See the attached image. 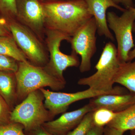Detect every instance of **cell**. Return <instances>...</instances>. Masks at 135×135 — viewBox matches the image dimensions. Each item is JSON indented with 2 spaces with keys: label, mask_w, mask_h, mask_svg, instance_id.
<instances>
[{
  "label": "cell",
  "mask_w": 135,
  "mask_h": 135,
  "mask_svg": "<svg viewBox=\"0 0 135 135\" xmlns=\"http://www.w3.org/2000/svg\"><path fill=\"white\" fill-rule=\"evenodd\" d=\"M12 110L7 102L0 95V124L9 123Z\"/></svg>",
  "instance_id": "603a6c76"
},
{
  "label": "cell",
  "mask_w": 135,
  "mask_h": 135,
  "mask_svg": "<svg viewBox=\"0 0 135 135\" xmlns=\"http://www.w3.org/2000/svg\"><path fill=\"white\" fill-rule=\"evenodd\" d=\"M0 55L12 57L18 62L28 61L12 36L0 37Z\"/></svg>",
  "instance_id": "e0dca14e"
},
{
  "label": "cell",
  "mask_w": 135,
  "mask_h": 135,
  "mask_svg": "<svg viewBox=\"0 0 135 135\" xmlns=\"http://www.w3.org/2000/svg\"><path fill=\"white\" fill-rule=\"evenodd\" d=\"M40 90L44 96L45 107L53 117L65 112L71 104L77 101L90 99L104 94H117L112 92L97 91L90 88L83 91L71 93L53 92L44 88Z\"/></svg>",
  "instance_id": "9c48e42d"
},
{
  "label": "cell",
  "mask_w": 135,
  "mask_h": 135,
  "mask_svg": "<svg viewBox=\"0 0 135 135\" xmlns=\"http://www.w3.org/2000/svg\"><path fill=\"white\" fill-rule=\"evenodd\" d=\"M135 58V47L128 54L127 62L132 61Z\"/></svg>",
  "instance_id": "f1b7e54d"
},
{
  "label": "cell",
  "mask_w": 135,
  "mask_h": 135,
  "mask_svg": "<svg viewBox=\"0 0 135 135\" xmlns=\"http://www.w3.org/2000/svg\"><path fill=\"white\" fill-rule=\"evenodd\" d=\"M97 31L96 22L92 17L71 37L69 41L73 51L81 57L79 65L81 73L91 70V59L97 51Z\"/></svg>",
  "instance_id": "ba28073f"
},
{
  "label": "cell",
  "mask_w": 135,
  "mask_h": 135,
  "mask_svg": "<svg viewBox=\"0 0 135 135\" xmlns=\"http://www.w3.org/2000/svg\"><path fill=\"white\" fill-rule=\"evenodd\" d=\"M46 29L61 32L72 37L93 17L85 0L42 3Z\"/></svg>",
  "instance_id": "6da1fadb"
},
{
  "label": "cell",
  "mask_w": 135,
  "mask_h": 135,
  "mask_svg": "<svg viewBox=\"0 0 135 135\" xmlns=\"http://www.w3.org/2000/svg\"><path fill=\"white\" fill-rule=\"evenodd\" d=\"M30 132H31L32 135H53L46 130L42 126Z\"/></svg>",
  "instance_id": "83f0119b"
},
{
  "label": "cell",
  "mask_w": 135,
  "mask_h": 135,
  "mask_svg": "<svg viewBox=\"0 0 135 135\" xmlns=\"http://www.w3.org/2000/svg\"><path fill=\"white\" fill-rule=\"evenodd\" d=\"M12 36L8 25V20L0 15V37Z\"/></svg>",
  "instance_id": "cb8c5ba5"
},
{
  "label": "cell",
  "mask_w": 135,
  "mask_h": 135,
  "mask_svg": "<svg viewBox=\"0 0 135 135\" xmlns=\"http://www.w3.org/2000/svg\"><path fill=\"white\" fill-rule=\"evenodd\" d=\"M104 128L94 126L88 131L85 135H103Z\"/></svg>",
  "instance_id": "484cf974"
},
{
  "label": "cell",
  "mask_w": 135,
  "mask_h": 135,
  "mask_svg": "<svg viewBox=\"0 0 135 135\" xmlns=\"http://www.w3.org/2000/svg\"><path fill=\"white\" fill-rule=\"evenodd\" d=\"M18 67V62L8 56L0 55V71L16 73Z\"/></svg>",
  "instance_id": "7402d4cb"
},
{
  "label": "cell",
  "mask_w": 135,
  "mask_h": 135,
  "mask_svg": "<svg viewBox=\"0 0 135 135\" xmlns=\"http://www.w3.org/2000/svg\"><path fill=\"white\" fill-rule=\"evenodd\" d=\"M130 135H135V129L131 131Z\"/></svg>",
  "instance_id": "1f68e13d"
},
{
  "label": "cell",
  "mask_w": 135,
  "mask_h": 135,
  "mask_svg": "<svg viewBox=\"0 0 135 135\" xmlns=\"http://www.w3.org/2000/svg\"><path fill=\"white\" fill-rule=\"evenodd\" d=\"M41 2L47 3L52 2L61 1H70V0H40Z\"/></svg>",
  "instance_id": "f546056e"
},
{
  "label": "cell",
  "mask_w": 135,
  "mask_h": 135,
  "mask_svg": "<svg viewBox=\"0 0 135 135\" xmlns=\"http://www.w3.org/2000/svg\"><path fill=\"white\" fill-rule=\"evenodd\" d=\"M45 35L50 56L44 67L55 77L66 82L64 72L68 68L77 67L80 65L79 57L75 52L73 51L71 55H67L60 50L62 42L64 40L70 41L71 37L61 32L47 29H46Z\"/></svg>",
  "instance_id": "5b68a950"
},
{
  "label": "cell",
  "mask_w": 135,
  "mask_h": 135,
  "mask_svg": "<svg viewBox=\"0 0 135 135\" xmlns=\"http://www.w3.org/2000/svg\"><path fill=\"white\" fill-rule=\"evenodd\" d=\"M93 112L87 113L80 124L66 135H86L88 131L94 126L92 119Z\"/></svg>",
  "instance_id": "d6986e66"
},
{
  "label": "cell",
  "mask_w": 135,
  "mask_h": 135,
  "mask_svg": "<svg viewBox=\"0 0 135 135\" xmlns=\"http://www.w3.org/2000/svg\"><path fill=\"white\" fill-rule=\"evenodd\" d=\"M133 9H134V11L135 13V7L133 8ZM133 32L135 33V21L134 22V25H133Z\"/></svg>",
  "instance_id": "4dcf8cb0"
},
{
  "label": "cell",
  "mask_w": 135,
  "mask_h": 135,
  "mask_svg": "<svg viewBox=\"0 0 135 135\" xmlns=\"http://www.w3.org/2000/svg\"><path fill=\"white\" fill-rule=\"evenodd\" d=\"M0 95L7 102L12 111L18 102L15 73L0 71Z\"/></svg>",
  "instance_id": "5bb4252c"
},
{
  "label": "cell",
  "mask_w": 135,
  "mask_h": 135,
  "mask_svg": "<svg viewBox=\"0 0 135 135\" xmlns=\"http://www.w3.org/2000/svg\"><path fill=\"white\" fill-rule=\"evenodd\" d=\"M134 1H135V0H134Z\"/></svg>",
  "instance_id": "d6a6232c"
},
{
  "label": "cell",
  "mask_w": 135,
  "mask_h": 135,
  "mask_svg": "<svg viewBox=\"0 0 135 135\" xmlns=\"http://www.w3.org/2000/svg\"><path fill=\"white\" fill-rule=\"evenodd\" d=\"M8 20L11 35L27 59L33 65L45 66L49 59L41 41L30 29L18 21Z\"/></svg>",
  "instance_id": "52a82bcc"
},
{
  "label": "cell",
  "mask_w": 135,
  "mask_h": 135,
  "mask_svg": "<svg viewBox=\"0 0 135 135\" xmlns=\"http://www.w3.org/2000/svg\"><path fill=\"white\" fill-rule=\"evenodd\" d=\"M116 4L119 5L121 4L124 6L126 9L134 7L133 0H112Z\"/></svg>",
  "instance_id": "4316f807"
},
{
  "label": "cell",
  "mask_w": 135,
  "mask_h": 135,
  "mask_svg": "<svg viewBox=\"0 0 135 135\" xmlns=\"http://www.w3.org/2000/svg\"><path fill=\"white\" fill-rule=\"evenodd\" d=\"M0 12L13 19L17 14V0H0Z\"/></svg>",
  "instance_id": "ffe728a7"
},
{
  "label": "cell",
  "mask_w": 135,
  "mask_h": 135,
  "mask_svg": "<svg viewBox=\"0 0 135 135\" xmlns=\"http://www.w3.org/2000/svg\"><path fill=\"white\" fill-rule=\"evenodd\" d=\"M18 101H22L31 92L46 87L58 91L64 88V82L49 73L44 66L33 65L28 61L18 62L15 73Z\"/></svg>",
  "instance_id": "3957f363"
},
{
  "label": "cell",
  "mask_w": 135,
  "mask_h": 135,
  "mask_svg": "<svg viewBox=\"0 0 135 135\" xmlns=\"http://www.w3.org/2000/svg\"><path fill=\"white\" fill-rule=\"evenodd\" d=\"M89 103L94 110L105 108L118 113L135 104L134 94H104L90 98Z\"/></svg>",
  "instance_id": "4fadbf2b"
},
{
  "label": "cell",
  "mask_w": 135,
  "mask_h": 135,
  "mask_svg": "<svg viewBox=\"0 0 135 135\" xmlns=\"http://www.w3.org/2000/svg\"><path fill=\"white\" fill-rule=\"evenodd\" d=\"M17 18L43 40L46 31L45 13L40 0H17Z\"/></svg>",
  "instance_id": "30bf717a"
},
{
  "label": "cell",
  "mask_w": 135,
  "mask_h": 135,
  "mask_svg": "<svg viewBox=\"0 0 135 135\" xmlns=\"http://www.w3.org/2000/svg\"><path fill=\"white\" fill-rule=\"evenodd\" d=\"M120 64L116 46L111 42H107L95 66L96 72L90 76L80 79L77 83L97 91L123 94V89L113 86L114 79Z\"/></svg>",
  "instance_id": "7a4b0ae2"
},
{
  "label": "cell",
  "mask_w": 135,
  "mask_h": 135,
  "mask_svg": "<svg viewBox=\"0 0 135 135\" xmlns=\"http://www.w3.org/2000/svg\"><path fill=\"white\" fill-rule=\"evenodd\" d=\"M133 8L126 9L120 16L112 11L107 14L108 26L114 33L117 41L118 58L120 63L127 62L129 53L135 46L133 36L135 21Z\"/></svg>",
  "instance_id": "8992f818"
},
{
  "label": "cell",
  "mask_w": 135,
  "mask_h": 135,
  "mask_svg": "<svg viewBox=\"0 0 135 135\" xmlns=\"http://www.w3.org/2000/svg\"><path fill=\"white\" fill-rule=\"evenodd\" d=\"M44 97L40 89L31 92L11 112V122L19 123L27 131H32L54 118L43 103Z\"/></svg>",
  "instance_id": "277c9868"
},
{
  "label": "cell",
  "mask_w": 135,
  "mask_h": 135,
  "mask_svg": "<svg viewBox=\"0 0 135 135\" xmlns=\"http://www.w3.org/2000/svg\"><path fill=\"white\" fill-rule=\"evenodd\" d=\"M116 114V113L105 108L96 109L92 113L94 126L104 127L114 119Z\"/></svg>",
  "instance_id": "ac0fdd59"
},
{
  "label": "cell",
  "mask_w": 135,
  "mask_h": 135,
  "mask_svg": "<svg viewBox=\"0 0 135 135\" xmlns=\"http://www.w3.org/2000/svg\"><path fill=\"white\" fill-rule=\"evenodd\" d=\"M135 95V61L120 63L113 80Z\"/></svg>",
  "instance_id": "9a60e30c"
},
{
  "label": "cell",
  "mask_w": 135,
  "mask_h": 135,
  "mask_svg": "<svg viewBox=\"0 0 135 135\" xmlns=\"http://www.w3.org/2000/svg\"><path fill=\"white\" fill-rule=\"evenodd\" d=\"M124 133L122 131L106 126L104 128L103 135H123Z\"/></svg>",
  "instance_id": "d4e9b609"
},
{
  "label": "cell",
  "mask_w": 135,
  "mask_h": 135,
  "mask_svg": "<svg viewBox=\"0 0 135 135\" xmlns=\"http://www.w3.org/2000/svg\"><path fill=\"white\" fill-rule=\"evenodd\" d=\"M90 14L96 22L97 32L100 36H105L113 41L114 37L107 24V10L110 7H113L123 12V8L113 2L112 0H85Z\"/></svg>",
  "instance_id": "7c38bea8"
},
{
  "label": "cell",
  "mask_w": 135,
  "mask_h": 135,
  "mask_svg": "<svg viewBox=\"0 0 135 135\" xmlns=\"http://www.w3.org/2000/svg\"><path fill=\"white\" fill-rule=\"evenodd\" d=\"M94 110L89 103L75 110L64 113L56 119L46 122L42 126L53 135H66L80 124L87 113Z\"/></svg>",
  "instance_id": "8fae6325"
},
{
  "label": "cell",
  "mask_w": 135,
  "mask_h": 135,
  "mask_svg": "<svg viewBox=\"0 0 135 135\" xmlns=\"http://www.w3.org/2000/svg\"><path fill=\"white\" fill-rule=\"evenodd\" d=\"M107 126L124 132L135 129V104L124 110L116 113L115 118Z\"/></svg>",
  "instance_id": "2e32d148"
},
{
  "label": "cell",
  "mask_w": 135,
  "mask_h": 135,
  "mask_svg": "<svg viewBox=\"0 0 135 135\" xmlns=\"http://www.w3.org/2000/svg\"><path fill=\"white\" fill-rule=\"evenodd\" d=\"M23 126L19 123L10 122L0 124V135H26Z\"/></svg>",
  "instance_id": "44dd1931"
}]
</instances>
